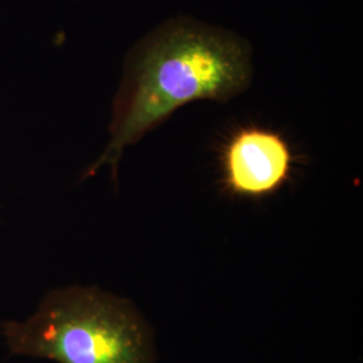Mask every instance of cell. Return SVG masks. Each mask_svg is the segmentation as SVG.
Here are the masks:
<instances>
[{
	"label": "cell",
	"instance_id": "7a4b0ae2",
	"mask_svg": "<svg viewBox=\"0 0 363 363\" xmlns=\"http://www.w3.org/2000/svg\"><path fill=\"white\" fill-rule=\"evenodd\" d=\"M10 355L57 363H155L152 333L127 298L97 286L49 291L25 320L0 323Z\"/></svg>",
	"mask_w": 363,
	"mask_h": 363
},
{
	"label": "cell",
	"instance_id": "3957f363",
	"mask_svg": "<svg viewBox=\"0 0 363 363\" xmlns=\"http://www.w3.org/2000/svg\"><path fill=\"white\" fill-rule=\"evenodd\" d=\"M295 169L286 138L259 125L234 130L220 150L222 184L229 194L261 199L280 191Z\"/></svg>",
	"mask_w": 363,
	"mask_h": 363
},
{
	"label": "cell",
	"instance_id": "6da1fadb",
	"mask_svg": "<svg viewBox=\"0 0 363 363\" xmlns=\"http://www.w3.org/2000/svg\"><path fill=\"white\" fill-rule=\"evenodd\" d=\"M253 77L247 39L189 16L156 27L130 50L109 125L111 142L88 169L91 177L117 164L128 145L163 124L182 106L208 100L228 103L247 91Z\"/></svg>",
	"mask_w": 363,
	"mask_h": 363
}]
</instances>
